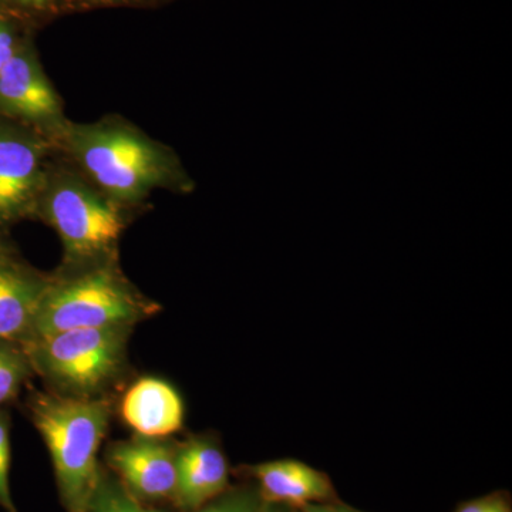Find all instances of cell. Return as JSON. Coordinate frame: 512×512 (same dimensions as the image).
I'll list each match as a JSON object with an SVG mask.
<instances>
[{
  "mask_svg": "<svg viewBox=\"0 0 512 512\" xmlns=\"http://www.w3.org/2000/svg\"><path fill=\"white\" fill-rule=\"evenodd\" d=\"M33 424L45 440L67 512H87L99 480L97 454L110 421V403L57 393L29 400Z\"/></svg>",
  "mask_w": 512,
  "mask_h": 512,
  "instance_id": "cell-1",
  "label": "cell"
},
{
  "mask_svg": "<svg viewBox=\"0 0 512 512\" xmlns=\"http://www.w3.org/2000/svg\"><path fill=\"white\" fill-rule=\"evenodd\" d=\"M64 144L100 191L117 202L138 201L177 183L174 160L163 147L123 124L66 126Z\"/></svg>",
  "mask_w": 512,
  "mask_h": 512,
  "instance_id": "cell-2",
  "label": "cell"
},
{
  "mask_svg": "<svg viewBox=\"0 0 512 512\" xmlns=\"http://www.w3.org/2000/svg\"><path fill=\"white\" fill-rule=\"evenodd\" d=\"M158 309L128 284L113 261L103 262L50 279L25 340L66 330L133 328Z\"/></svg>",
  "mask_w": 512,
  "mask_h": 512,
  "instance_id": "cell-3",
  "label": "cell"
},
{
  "mask_svg": "<svg viewBox=\"0 0 512 512\" xmlns=\"http://www.w3.org/2000/svg\"><path fill=\"white\" fill-rule=\"evenodd\" d=\"M130 330H66L25 340L20 348L33 372L53 387V393L93 399L123 375Z\"/></svg>",
  "mask_w": 512,
  "mask_h": 512,
  "instance_id": "cell-4",
  "label": "cell"
},
{
  "mask_svg": "<svg viewBox=\"0 0 512 512\" xmlns=\"http://www.w3.org/2000/svg\"><path fill=\"white\" fill-rule=\"evenodd\" d=\"M36 210L56 229L73 269L111 261L126 227L119 202L73 177L46 181Z\"/></svg>",
  "mask_w": 512,
  "mask_h": 512,
  "instance_id": "cell-5",
  "label": "cell"
},
{
  "mask_svg": "<svg viewBox=\"0 0 512 512\" xmlns=\"http://www.w3.org/2000/svg\"><path fill=\"white\" fill-rule=\"evenodd\" d=\"M45 156V141L35 131L0 117V227L36 211Z\"/></svg>",
  "mask_w": 512,
  "mask_h": 512,
  "instance_id": "cell-6",
  "label": "cell"
},
{
  "mask_svg": "<svg viewBox=\"0 0 512 512\" xmlns=\"http://www.w3.org/2000/svg\"><path fill=\"white\" fill-rule=\"evenodd\" d=\"M0 117L22 126H63L59 96L25 40L0 72Z\"/></svg>",
  "mask_w": 512,
  "mask_h": 512,
  "instance_id": "cell-7",
  "label": "cell"
},
{
  "mask_svg": "<svg viewBox=\"0 0 512 512\" xmlns=\"http://www.w3.org/2000/svg\"><path fill=\"white\" fill-rule=\"evenodd\" d=\"M107 467L141 501L174 500L177 487V446L164 439L134 436L113 443Z\"/></svg>",
  "mask_w": 512,
  "mask_h": 512,
  "instance_id": "cell-8",
  "label": "cell"
},
{
  "mask_svg": "<svg viewBox=\"0 0 512 512\" xmlns=\"http://www.w3.org/2000/svg\"><path fill=\"white\" fill-rule=\"evenodd\" d=\"M229 466L211 436H195L177 446V487L173 503L183 512L198 510L227 491Z\"/></svg>",
  "mask_w": 512,
  "mask_h": 512,
  "instance_id": "cell-9",
  "label": "cell"
},
{
  "mask_svg": "<svg viewBox=\"0 0 512 512\" xmlns=\"http://www.w3.org/2000/svg\"><path fill=\"white\" fill-rule=\"evenodd\" d=\"M244 470L256 481L266 504H284L301 510L308 504L339 500L328 474L302 461L285 458L248 466Z\"/></svg>",
  "mask_w": 512,
  "mask_h": 512,
  "instance_id": "cell-10",
  "label": "cell"
},
{
  "mask_svg": "<svg viewBox=\"0 0 512 512\" xmlns=\"http://www.w3.org/2000/svg\"><path fill=\"white\" fill-rule=\"evenodd\" d=\"M120 410L127 426L148 439H167L184 426L180 393L157 377L138 379L124 394Z\"/></svg>",
  "mask_w": 512,
  "mask_h": 512,
  "instance_id": "cell-11",
  "label": "cell"
},
{
  "mask_svg": "<svg viewBox=\"0 0 512 512\" xmlns=\"http://www.w3.org/2000/svg\"><path fill=\"white\" fill-rule=\"evenodd\" d=\"M50 279L13 256L0 261V342L28 338Z\"/></svg>",
  "mask_w": 512,
  "mask_h": 512,
  "instance_id": "cell-12",
  "label": "cell"
},
{
  "mask_svg": "<svg viewBox=\"0 0 512 512\" xmlns=\"http://www.w3.org/2000/svg\"><path fill=\"white\" fill-rule=\"evenodd\" d=\"M87 512H163L128 491L109 468H100L99 480Z\"/></svg>",
  "mask_w": 512,
  "mask_h": 512,
  "instance_id": "cell-13",
  "label": "cell"
},
{
  "mask_svg": "<svg viewBox=\"0 0 512 512\" xmlns=\"http://www.w3.org/2000/svg\"><path fill=\"white\" fill-rule=\"evenodd\" d=\"M32 373L28 357L18 343L0 342V407L18 396Z\"/></svg>",
  "mask_w": 512,
  "mask_h": 512,
  "instance_id": "cell-14",
  "label": "cell"
},
{
  "mask_svg": "<svg viewBox=\"0 0 512 512\" xmlns=\"http://www.w3.org/2000/svg\"><path fill=\"white\" fill-rule=\"evenodd\" d=\"M266 503L256 484L229 487L210 503L192 512H265Z\"/></svg>",
  "mask_w": 512,
  "mask_h": 512,
  "instance_id": "cell-15",
  "label": "cell"
},
{
  "mask_svg": "<svg viewBox=\"0 0 512 512\" xmlns=\"http://www.w3.org/2000/svg\"><path fill=\"white\" fill-rule=\"evenodd\" d=\"M8 414L0 409V507L6 512H18L10 493V434Z\"/></svg>",
  "mask_w": 512,
  "mask_h": 512,
  "instance_id": "cell-16",
  "label": "cell"
},
{
  "mask_svg": "<svg viewBox=\"0 0 512 512\" xmlns=\"http://www.w3.org/2000/svg\"><path fill=\"white\" fill-rule=\"evenodd\" d=\"M22 42L18 26L13 22V16L0 10V72L15 55Z\"/></svg>",
  "mask_w": 512,
  "mask_h": 512,
  "instance_id": "cell-17",
  "label": "cell"
},
{
  "mask_svg": "<svg viewBox=\"0 0 512 512\" xmlns=\"http://www.w3.org/2000/svg\"><path fill=\"white\" fill-rule=\"evenodd\" d=\"M454 512H512L510 494L505 491H495L484 497L461 503Z\"/></svg>",
  "mask_w": 512,
  "mask_h": 512,
  "instance_id": "cell-18",
  "label": "cell"
},
{
  "mask_svg": "<svg viewBox=\"0 0 512 512\" xmlns=\"http://www.w3.org/2000/svg\"><path fill=\"white\" fill-rule=\"evenodd\" d=\"M53 0H0V10L9 15L46 9Z\"/></svg>",
  "mask_w": 512,
  "mask_h": 512,
  "instance_id": "cell-19",
  "label": "cell"
},
{
  "mask_svg": "<svg viewBox=\"0 0 512 512\" xmlns=\"http://www.w3.org/2000/svg\"><path fill=\"white\" fill-rule=\"evenodd\" d=\"M302 512H363L342 503L340 500L329 501V503L308 504L301 508Z\"/></svg>",
  "mask_w": 512,
  "mask_h": 512,
  "instance_id": "cell-20",
  "label": "cell"
},
{
  "mask_svg": "<svg viewBox=\"0 0 512 512\" xmlns=\"http://www.w3.org/2000/svg\"><path fill=\"white\" fill-rule=\"evenodd\" d=\"M265 512H302L299 508L284 504H266Z\"/></svg>",
  "mask_w": 512,
  "mask_h": 512,
  "instance_id": "cell-21",
  "label": "cell"
},
{
  "mask_svg": "<svg viewBox=\"0 0 512 512\" xmlns=\"http://www.w3.org/2000/svg\"><path fill=\"white\" fill-rule=\"evenodd\" d=\"M84 5H117V3L128 2V0H79Z\"/></svg>",
  "mask_w": 512,
  "mask_h": 512,
  "instance_id": "cell-22",
  "label": "cell"
},
{
  "mask_svg": "<svg viewBox=\"0 0 512 512\" xmlns=\"http://www.w3.org/2000/svg\"><path fill=\"white\" fill-rule=\"evenodd\" d=\"M9 256H12V252H10L8 245H6V242L3 241L2 235H0V261L9 258Z\"/></svg>",
  "mask_w": 512,
  "mask_h": 512,
  "instance_id": "cell-23",
  "label": "cell"
}]
</instances>
